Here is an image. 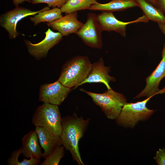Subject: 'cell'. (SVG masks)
<instances>
[{"label":"cell","mask_w":165,"mask_h":165,"mask_svg":"<svg viewBox=\"0 0 165 165\" xmlns=\"http://www.w3.org/2000/svg\"><path fill=\"white\" fill-rule=\"evenodd\" d=\"M90 119L84 120L74 113L62 119V132L61 136L64 148L71 153L73 159L79 165H84L80 155L79 142L85 133Z\"/></svg>","instance_id":"6da1fadb"},{"label":"cell","mask_w":165,"mask_h":165,"mask_svg":"<svg viewBox=\"0 0 165 165\" xmlns=\"http://www.w3.org/2000/svg\"><path fill=\"white\" fill-rule=\"evenodd\" d=\"M91 65L88 57L76 56L63 65L58 80L64 86L75 89L86 78Z\"/></svg>","instance_id":"7a4b0ae2"},{"label":"cell","mask_w":165,"mask_h":165,"mask_svg":"<svg viewBox=\"0 0 165 165\" xmlns=\"http://www.w3.org/2000/svg\"><path fill=\"white\" fill-rule=\"evenodd\" d=\"M79 90L90 97L94 103L99 107L107 117L110 119L117 118L124 105L127 103L124 95L112 89L101 94L92 92L83 88Z\"/></svg>","instance_id":"3957f363"},{"label":"cell","mask_w":165,"mask_h":165,"mask_svg":"<svg viewBox=\"0 0 165 165\" xmlns=\"http://www.w3.org/2000/svg\"><path fill=\"white\" fill-rule=\"evenodd\" d=\"M62 121L58 105L44 102L37 108L32 122L35 127H44L53 134L61 136L62 130Z\"/></svg>","instance_id":"277c9868"},{"label":"cell","mask_w":165,"mask_h":165,"mask_svg":"<svg viewBox=\"0 0 165 165\" xmlns=\"http://www.w3.org/2000/svg\"><path fill=\"white\" fill-rule=\"evenodd\" d=\"M152 97L136 103H126L116 119L117 123L124 127L132 128L139 121L148 119L156 111L146 106L148 102Z\"/></svg>","instance_id":"5b68a950"},{"label":"cell","mask_w":165,"mask_h":165,"mask_svg":"<svg viewBox=\"0 0 165 165\" xmlns=\"http://www.w3.org/2000/svg\"><path fill=\"white\" fill-rule=\"evenodd\" d=\"M102 31L97 19V15L90 12L87 14L86 22L75 34L86 45L101 49L103 45Z\"/></svg>","instance_id":"8992f818"},{"label":"cell","mask_w":165,"mask_h":165,"mask_svg":"<svg viewBox=\"0 0 165 165\" xmlns=\"http://www.w3.org/2000/svg\"><path fill=\"white\" fill-rule=\"evenodd\" d=\"M46 6L41 10L32 11L29 9L18 6L2 14L0 16V26L7 32L9 39L16 38L20 33L16 30L17 23L23 18L30 16H34L39 12L49 9Z\"/></svg>","instance_id":"52a82bcc"},{"label":"cell","mask_w":165,"mask_h":165,"mask_svg":"<svg viewBox=\"0 0 165 165\" xmlns=\"http://www.w3.org/2000/svg\"><path fill=\"white\" fill-rule=\"evenodd\" d=\"M45 37L41 42L35 44L24 40V42L30 55L37 60L45 58L49 50L58 44L62 39L60 32H54L50 28L45 32Z\"/></svg>","instance_id":"ba28073f"},{"label":"cell","mask_w":165,"mask_h":165,"mask_svg":"<svg viewBox=\"0 0 165 165\" xmlns=\"http://www.w3.org/2000/svg\"><path fill=\"white\" fill-rule=\"evenodd\" d=\"M162 59L156 69L145 79L146 84L144 89L134 98L143 97L147 98L165 92V87L159 89L160 81L165 77V42L162 51Z\"/></svg>","instance_id":"9c48e42d"},{"label":"cell","mask_w":165,"mask_h":165,"mask_svg":"<svg viewBox=\"0 0 165 165\" xmlns=\"http://www.w3.org/2000/svg\"><path fill=\"white\" fill-rule=\"evenodd\" d=\"M71 90V88L64 86L58 80L54 82L40 86L39 100L43 103L60 105Z\"/></svg>","instance_id":"30bf717a"},{"label":"cell","mask_w":165,"mask_h":165,"mask_svg":"<svg viewBox=\"0 0 165 165\" xmlns=\"http://www.w3.org/2000/svg\"><path fill=\"white\" fill-rule=\"evenodd\" d=\"M97 18L103 31H114L124 37L126 36L125 31L127 25L139 22L146 23L149 20L144 15L134 21L124 22L116 18L113 12L107 11L102 12L100 14L97 15Z\"/></svg>","instance_id":"8fae6325"},{"label":"cell","mask_w":165,"mask_h":165,"mask_svg":"<svg viewBox=\"0 0 165 165\" xmlns=\"http://www.w3.org/2000/svg\"><path fill=\"white\" fill-rule=\"evenodd\" d=\"M110 69V67L105 66L103 58L100 57L98 61L92 64L87 76L77 87L86 83H101L104 84L108 90L111 89L109 83L115 82L116 79L108 74Z\"/></svg>","instance_id":"7c38bea8"},{"label":"cell","mask_w":165,"mask_h":165,"mask_svg":"<svg viewBox=\"0 0 165 165\" xmlns=\"http://www.w3.org/2000/svg\"><path fill=\"white\" fill-rule=\"evenodd\" d=\"M77 12L65 14L55 21L46 24L54 30L57 31L63 36H68L76 33L83 23L78 19Z\"/></svg>","instance_id":"4fadbf2b"},{"label":"cell","mask_w":165,"mask_h":165,"mask_svg":"<svg viewBox=\"0 0 165 165\" xmlns=\"http://www.w3.org/2000/svg\"><path fill=\"white\" fill-rule=\"evenodd\" d=\"M35 130L41 147L44 150L42 158L45 159L57 147L62 145L61 136L53 134L45 128L37 126Z\"/></svg>","instance_id":"5bb4252c"},{"label":"cell","mask_w":165,"mask_h":165,"mask_svg":"<svg viewBox=\"0 0 165 165\" xmlns=\"http://www.w3.org/2000/svg\"><path fill=\"white\" fill-rule=\"evenodd\" d=\"M38 138L35 130H31L24 135L22 139V153L26 158L31 157L40 159L42 153L38 142Z\"/></svg>","instance_id":"9a60e30c"},{"label":"cell","mask_w":165,"mask_h":165,"mask_svg":"<svg viewBox=\"0 0 165 165\" xmlns=\"http://www.w3.org/2000/svg\"><path fill=\"white\" fill-rule=\"evenodd\" d=\"M137 6L134 0H112L104 4L98 2L92 5L88 9L93 11L113 12L121 11L129 8Z\"/></svg>","instance_id":"2e32d148"},{"label":"cell","mask_w":165,"mask_h":165,"mask_svg":"<svg viewBox=\"0 0 165 165\" xmlns=\"http://www.w3.org/2000/svg\"><path fill=\"white\" fill-rule=\"evenodd\" d=\"M148 20L157 23L165 24V16L157 8L147 0H134Z\"/></svg>","instance_id":"e0dca14e"},{"label":"cell","mask_w":165,"mask_h":165,"mask_svg":"<svg viewBox=\"0 0 165 165\" xmlns=\"http://www.w3.org/2000/svg\"><path fill=\"white\" fill-rule=\"evenodd\" d=\"M62 13L60 8L55 7L41 12L37 15L30 17V19L35 26L41 22H52L61 18L63 16Z\"/></svg>","instance_id":"ac0fdd59"},{"label":"cell","mask_w":165,"mask_h":165,"mask_svg":"<svg viewBox=\"0 0 165 165\" xmlns=\"http://www.w3.org/2000/svg\"><path fill=\"white\" fill-rule=\"evenodd\" d=\"M97 2V0H68L60 9L65 14L79 10L88 9Z\"/></svg>","instance_id":"d6986e66"},{"label":"cell","mask_w":165,"mask_h":165,"mask_svg":"<svg viewBox=\"0 0 165 165\" xmlns=\"http://www.w3.org/2000/svg\"><path fill=\"white\" fill-rule=\"evenodd\" d=\"M64 147L59 145L45 159L41 165H57L64 155Z\"/></svg>","instance_id":"ffe728a7"},{"label":"cell","mask_w":165,"mask_h":165,"mask_svg":"<svg viewBox=\"0 0 165 165\" xmlns=\"http://www.w3.org/2000/svg\"><path fill=\"white\" fill-rule=\"evenodd\" d=\"M68 0H31L32 4L41 3L46 4L49 7H58L61 9L66 3Z\"/></svg>","instance_id":"44dd1931"},{"label":"cell","mask_w":165,"mask_h":165,"mask_svg":"<svg viewBox=\"0 0 165 165\" xmlns=\"http://www.w3.org/2000/svg\"><path fill=\"white\" fill-rule=\"evenodd\" d=\"M159 165H165V149L164 148H160L157 151L154 158Z\"/></svg>","instance_id":"7402d4cb"},{"label":"cell","mask_w":165,"mask_h":165,"mask_svg":"<svg viewBox=\"0 0 165 165\" xmlns=\"http://www.w3.org/2000/svg\"><path fill=\"white\" fill-rule=\"evenodd\" d=\"M155 7L165 15V0H156Z\"/></svg>","instance_id":"603a6c76"},{"label":"cell","mask_w":165,"mask_h":165,"mask_svg":"<svg viewBox=\"0 0 165 165\" xmlns=\"http://www.w3.org/2000/svg\"><path fill=\"white\" fill-rule=\"evenodd\" d=\"M31 0H13V4L16 6H18L19 5L22 4L25 2L31 3Z\"/></svg>","instance_id":"cb8c5ba5"},{"label":"cell","mask_w":165,"mask_h":165,"mask_svg":"<svg viewBox=\"0 0 165 165\" xmlns=\"http://www.w3.org/2000/svg\"><path fill=\"white\" fill-rule=\"evenodd\" d=\"M158 24L161 31L165 36V24L158 23Z\"/></svg>","instance_id":"d4e9b609"},{"label":"cell","mask_w":165,"mask_h":165,"mask_svg":"<svg viewBox=\"0 0 165 165\" xmlns=\"http://www.w3.org/2000/svg\"><path fill=\"white\" fill-rule=\"evenodd\" d=\"M150 3L152 4L154 6H156V0H147Z\"/></svg>","instance_id":"484cf974"},{"label":"cell","mask_w":165,"mask_h":165,"mask_svg":"<svg viewBox=\"0 0 165 165\" xmlns=\"http://www.w3.org/2000/svg\"><path fill=\"white\" fill-rule=\"evenodd\" d=\"M164 94L165 95V92L164 93Z\"/></svg>","instance_id":"4316f807"}]
</instances>
